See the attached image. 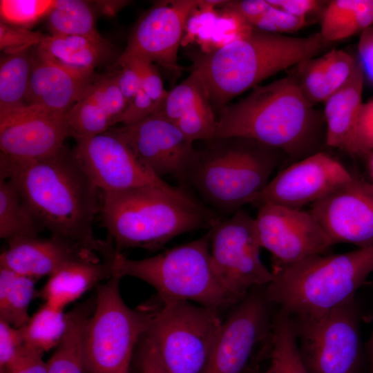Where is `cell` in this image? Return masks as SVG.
<instances>
[{"instance_id":"cell-1","label":"cell","mask_w":373,"mask_h":373,"mask_svg":"<svg viewBox=\"0 0 373 373\" xmlns=\"http://www.w3.org/2000/svg\"><path fill=\"white\" fill-rule=\"evenodd\" d=\"M0 178L11 180L36 218L51 236L93 250L115 254L112 240L95 238L93 221L100 210L99 189L64 147L45 160L17 163L0 155Z\"/></svg>"},{"instance_id":"cell-2","label":"cell","mask_w":373,"mask_h":373,"mask_svg":"<svg viewBox=\"0 0 373 373\" xmlns=\"http://www.w3.org/2000/svg\"><path fill=\"white\" fill-rule=\"evenodd\" d=\"M99 212L118 251L128 248L156 250L182 233L209 230L220 220L216 211L186 190L173 186L102 191Z\"/></svg>"},{"instance_id":"cell-3","label":"cell","mask_w":373,"mask_h":373,"mask_svg":"<svg viewBox=\"0 0 373 373\" xmlns=\"http://www.w3.org/2000/svg\"><path fill=\"white\" fill-rule=\"evenodd\" d=\"M327 43L320 33L297 37L252 28L212 52L193 53L191 74L201 84L211 106L221 110L262 80L314 58Z\"/></svg>"},{"instance_id":"cell-4","label":"cell","mask_w":373,"mask_h":373,"mask_svg":"<svg viewBox=\"0 0 373 373\" xmlns=\"http://www.w3.org/2000/svg\"><path fill=\"white\" fill-rule=\"evenodd\" d=\"M316 131L312 105L301 92L297 73L256 86L245 98L222 108L213 140H253L296 162L314 153Z\"/></svg>"},{"instance_id":"cell-5","label":"cell","mask_w":373,"mask_h":373,"mask_svg":"<svg viewBox=\"0 0 373 373\" xmlns=\"http://www.w3.org/2000/svg\"><path fill=\"white\" fill-rule=\"evenodd\" d=\"M373 271V245L338 254H318L274 268L265 294L280 312L296 318L326 313L353 300Z\"/></svg>"},{"instance_id":"cell-6","label":"cell","mask_w":373,"mask_h":373,"mask_svg":"<svg viewBox=\"0 0 373 373\" xmlns=\"http://www.w3.org/2000/svg\"><path fill=\"white\" fill-rule=\"evenodd\" d=\"M208 142L198 151L184 183L220 213L231 216L254 203L280 165L281 151L246 138Z\"/></svg>"},{"instance_id":"cell-7","label":"cell","mask_w":373,"mask_h":373,"mask_svg":"<svg viewBox=\"0 0 373 373\" xmlns=\"http://www.w3.org/2000/svg\"><path fill=\"white\" fill-rule=\"evenodd\" d=\"M113 274L147 283L162 299L194 302L218 311L236 304L214 273L209 230L195 240L150 258L129 259L117 251Z\"/></svg>"},{"instance_id":"cell-8","label":"cell","mask_w":373,"mask_h":373,"mask_svg":"<svg viewBox=\"0 0 373 373\" xmlns=\"http://www.w3.org/2000/svg\"><path fill=\"white\" fill-rule=\"evenodd\" d=\"M120 279L113 274L97 286L95 307L83 330L86 373H129L135 345L149 328L151 303L128 307L119 292Z\"/></svg>"},{"instance_id":"cell-9","label":"cell","mask_w":373,"mask_h":373,"mask_svg":"<svg viewBox=\"0 0 373 373\" xmlns=\"http://www.w3.org/2000/svg\"><path fill=\"white\" fill-rule=\"evenodd\" d=\"M145 334L172 373H202L223 321L219 311L189 301L157 298Z\"/></svg>"},{"instance_id":"cell-10","label":"cell","mask_w":373,"mask_h":373,"mask_svg":"<svg viewBox=\"0 0 373 373\" xmlns=\"http://www.w3.org/2000/svg\"><path fill=\"white\" fill-rule=\"evenodd\" d=\"M209 230L214 273L236 303L252 287L267 285L274 279V272L261 260L255 219L246 210L220 219Z\"/></svg>"},{"instance_id":"cell-11","label":"cell","mask_w":373,"mask_h":373,"mask_svg":"<svg viewBox=\"0 0 373 373\" xmlns=\"http://www.w3.org/2000/svg\"><path fill=\"white\" fill-rule=\"evenodd\" d=\"M353 303L293 319L299 352L310 373H355L360 336Z\"/></svg>"},{"instance_id":"cell-12","label":"cell","mask_w":373,"mask_h":373,"mask_svg":"<svg viewBox=\"0 0 373 373\" xmlns=\"http://www.w3.org/2000/svg\"><path fill=\"white\" fill-rule=\"evenodd\" d=\"M72 151L101 192L149 185L172 186L137 157L115 127L76 142Z\"/></svg>"},{"instance_id":"cell-13","label":"cell","mask_w":373,"mask_h":373,"mask_svg":"<svg viewBox=\"0 0 373 373\" xmlns=\"http://www.w3.org/2000/svg\"><path fill=\"white\" fill-rule=\"evenodd\" d=\"M271 303L263 292L248 294L231 307L202 373H245L257 345L269 341Z\"/></svg>"},{"instance_id":"cell-14","label":"cell","mask_w":373,"mask_h":373,"mask_svg":"<svg viewBox=\"0 0 373 373\" xmlns=\"http://www.w3.org/2000/svg\"><path fill=\"white\" fill-rule=\"evenodd\" d=\"M258 208L256 231L261 248L273 255L274 268L325 254L333 245L309 211L272 203Z\"/></svg>"},{"instance_id":"cell-15","label":"cell","mask_w":373,"mask_h":373,"mask_svg":"<svg viewBox=\"0 0 373 373\" xmlns=\"http://www.w3.org/2000/svg\"><path fill=\"white\" fill-rule=\"evenodd\" d=\"M69 136L66 113L33 105L0 111V155L12 162L54 156Z\"/></svg>"},{"instance_id":"cell-16","label":"cell","mask_w":373,"mask_h":373,"mask_svg":"<svg viewBox=\"0 0 373 373\" xmlns=\"http://www.w3.org/2000/svg\"><path fill=\"white\" fill-rule=\"evenodd\" d=\"M203 3L199 0H172L157 3L137 22L124 52L113 68L130 59L142 58L179 73L178 52L190 15Z\"/></svg>"},{"instance_id":"cell-17","label":"cell","mask_w":373,"mask_h":373,"mask_svg":"<svg viewBox=\"0 0 373 373\" xmlns=\"http://www.w3.org/2000/svg\"><path fill=\"white\" fill-rule=\"evenodd\" d=\"M353 178L338 160L318 151L280 171L254 204L272 203L301 209L322 200Z\"/></svg>"},{"instance_id":"cell-18","label":"cell","mask_w":373,"mask_h":373,"mask_svg":"<svg viewBox=\"0 0 373 373\" xmlns=\"http://www.w3.org/2000/svg\"><path fill=\"white\" fill-rule=\"evenodd\" d=\"M159 108L144 120L115 127L137 157L156 176L173 175L184 182L198 153L193 141Z\"/></svg>"},{"instance_id":"cell-19","label":"cell","mask_w":373,"mask_h":373,"mask_svg":"<svg viewBox=\"0 0 373 373\" xmlns=\"http://www.w3.org/2000/svg\"><path fill=\"white\" fill-rule=\"evenodd\" d=\"M333 245H373V183L354 176L309 210Z\"/></svg>"},{"instance_id":"cell-20","label":"cell","mask_w":373,"mask_h":373,"mask_svg":"<svg viewBox=\"0 0 373 373\" xmlns=\"http://www.w3.org/2000/svg\"><path fill=\"white\" fill-rule=\"evenodd\" d=\"M26 102L67 113L99 77L63 64L36 46Z\"/></svg>"},{"instance_id":"cell-21","label":"cell","mask_w":373,"mask_h":373,"mask_svg":"<svg viewBox=\"0 0 373 373\" xmlns=\"http://www.w3.org/2000/svg\"><path fill=\"white\" fill-rule=\"evenodd\" d=\"M102 257L93 250L60 237H23L8 241L7 248L0 256V267L38 280L46 276L49 277L70 262Z\"/></svg>"},{"instance_id":"cell-22","label":"cell","mask_w":373,"mask_h":373,"mask_svg":"<svg viewBox=\"0 0 373 373\" xmlns=\"http://www.w3.org/2000/svg\"><path fill=\"white\" fill-rule=\"evenodd\" d=\"M126 102L117 84V70L99 75L66 113L70 136L76 142L113 127Z\"/></svg>"},{"instance_id":"cell-23","label":"cell","mask_w":373,"mask_h":373,"mask_svg":"<svg viewBox=\"0 0 373 373\" xmlns=\"http://www.w3.org/2000/svg\"><path fill=\"white\" fill-rule=\"evenodd\" d=\"M159 110L193 142L213 140L217 119L213 106L201 84L192 74L168 91Z\"/></svg>"},{"instance_id":"cell-24","label":"cell","mask_w":373,"mask_h":373,"mask_svg":"<svg viewBox=\"0 0 373 373\" xmlns=\"http://www.w3.org/2000/svg\"><path fill=\"white\" fill-rule=\"evenodd\" d=\"M115 254L110 258L75 261L64 266L48 277L39 291L40 297L45 303L64 309L91 287L113 275Z\"/></svg>"},{"instance_id":"cell-25","label":"cell","mask_w":373,"mask_h":373,"mask_svg":"<svg viewBox=\"0 0 373 373\" xmlns=\"http://www.w3.org/2000/svg\"><path fill=\"white\" fill-rule=\"evenodd\" d=\"M363 82L364 73L358 62L350 80L324 102L327 146L345 151L363 104Z\"/></svg>"},{"instance_id":"cell-26","label":"cell","mask_w":373,"mask_h":373,"mask_svg":"<svg viewBox=\"0 0 373 373\" xmlns=\"http://www.w3.org/2000/svg\"><path fill=\"white\" fill-rule=\"evenodd\" d=\"M39 46L63 64L88 73L114 57L113 45L100 34L46 35Z\"/></svg>"},{"instance_id":"cell-27","label":"cell","mask_w":373,"mask_h":373,"mask_svg":"<svg viewBox=\"0 0 373 373\" xmlns=\"http://www.w3.org/2000/svg\"><path fill=\"white\" fill-rule=\"evenodd\" d=\"M82 303L66 314V329L48 363V373H86L82 350L84 325L95 305Z\"/></svg>"},{"instance_id":"cell-28","label":"cell","mask_w":373,"mask_h":373,"mask_svg":"<svg viewBox=\"0 0 373 373\" xmlns=\"http://www.w3.org/2000/svg\"><path fill=\"white\" fill-rule=\"evenodd\" d=\"M43 229L16 184L10 179L0 178V238L8 242L39 236Z\"/></svg>"},{"instance_id":"cell-29","label":"cell","mask_w":373,"mask_h":373,"mask_svg":"<svg viewBox=\"0 0 373 373\" xmlns=\"http://www.w3.org/2000/svg\"><path fill=\"white\" fill-rule=\"evenodd\" d=\"M37 280L0 267V320L21 328L30 316L28 307L35 296Z\"/></svg>"},{"instance_id":"cell-30","label":"cell","mask_w":373,"mask_h":373,"mask_svg":"<svg viewBox=\"0 0 373 373\" xmlns=\"http://www.w3.org/2000/svg\"><path fill=\"white\" fill-rule=\"evenodd\" d=\"M32 48L3 53L1 57L0 111L27 106L26 96L32 70Z\"/></svg>"},{"instance_id":"cell-31","label":"cell","mask_w":373,"mask_h":373,"mask_svg":"<svg viewBox=\"0 0 373 373\" xmlns=\"http://www.w3.org/2000/svg\"><path fill=\"white\" fill-rule=\"evenodd\" d=\"M96 3L82 0H56L48 15L51 35H95Z\"/></svg>"},{"instance_id":"cell-32","label":"cell","mask_w":373,"mask_h":373,"mask_svg":"<svg viewBox=\"0 0 373 373\" xmlns=\"http://www.w3.org/2000/svg\"><path fill=\"white\" fill-rule=\"evenodd\" d=\"M268 350L272 373H310L300 356L290 316L280 312L274 320Z\"/></svg>"},{"instance_id":"cell-33","label":"cell","mask_w":373,"mask_h":373,"mask_svg":"<svg viewBox=\"0 0 373 373\" xmlns=\"http://www.w3.org/2000/svg\"><path fill=\"white\" fill-rule=\"evenodd\" d=\"M21 328L24 343L44 354L61 341L66 329V314L63 309L45 303Z\"/></svg>"},{"instance_id":"cell-34","label":"cell","mask_w":373,"mask_h":373,"mask_svg":"<svg viewBox=\"0 0 373 373\" xmlns=\"http://www.w3.org/2000/svg\"><path fill=\"white\" fill-rule=\"evenodd\" d=\"M363 0H334L326 7L320 35L327 41H336L356 34L361 23Z\"/></svg>"},{"instance_id":"cell-35","label":"cell","mask_w":373,"mask_h":373,"mask_svg":"<svg viewBox=\"0 0 373 373\" xmlns=\"http://www.w3.org/2000/svg\"><path fill=\"white\" fill-rule=\"evenodd\" d=\"M54 3L52 0H1V21L29 29L48 15Z\"/></svg>"},{"instance_id":"cell-36","label":"cell","mask_w":373,"mask_h":373,"mask_svg":"<svg viewBox=\"0 0 373 373\" xmlns=\"http://www.w3.org/2000/svg\"><path fill=\"white\" fill-rule=\"evenodd\" d=\"M299 65L298 82L303 95L312 106L324 102L331 93L321 58L310 59Z\"/></svg>"},{"instance_id":"cell-37","label":"cell","mask_w":373,"mask_h":373,"mask_svg":"<svg viewBox=\"0 0 373 373\" xmlns=\"http://www.w3.org/2000/svg\"><path fill=\"white\" fill-rule=\"evenodd\" d=\"M321 58L331 94L350 80L358 65L351 55L342 50H332Z\"/></svg>"},{"instance_id":"cell-38","label":"cell","mask_w":373,"mask_h":373,"mask_svg":"<svg viewBox=\"0 0 373 373\" xmlns=\"http://www.w3.org/2000/svg\"><path fill=\"white\" fill-rule=\"evenodd\" d=\"M345 151L357 156L373 152V99L363 102Z\"/></svg>"},{"instance_id":"cell-39","label":"cell","mask_w":373,"mask_h":373,"mask_svg":"<svg viewBox=\"0 0 373 373\" xmlns=\"http://www.w3.org/2000/svg\"><path fill=\"white\" fill-rule=\"evenodd\" d=\"M46 37L39 32L0 22V49L3 53L12 54L39 46Z\"/></svg>"},{"instance_id":"cell-40","label":"cell","mask_w":373,"mask_h":373,"mask_svg":"<svg viewBox=\"0 0 373 373\" xmlns=\"http://www.w3.org/2000/svg\"><path fill=\"white\" fill-rule=\"evenodd\" d=\"M249 24L254 29L265 32L291 33L305 26L306 17L295 16L271 6L265 13L251 21Z\"/></svg>"},{"instance_id":"cell-41","label":"cell","mask_w":373,"mask_h":373,"mask_svg":"<svg viewBox=\"0 0 373 373\" xmlns=\"http://www.w3.org/2000/svg\"><path fill=\"white\" fill-rule=\"evenodd\" d=\"M126 62L131 63L136 68L140 78L142 89L154 102H163L168 91L165 90L162 78L153 63L142 58H134Z\"/></svg>"},{"instance_id":"cell-42","label":"cell","mask_w":373,"mask_h":373,"mask_svg":"<svg viewBox=\"0 0 373 373\" xmlns=\"http://www.w3.org/2000/svg\"><path fill=\"white\" fill-rule=\"evenodd\" d=\"M162 103L154 102L141 89L119 115L116 124L121 123L122 126L135 124L156 111Z\"/></svg>"},{"instance_id":"cell-43","label":"cell","mask_w":373,"mask_h":373,"mask_svg":"<svg viewBox=\"0 0 373 373\" xmlns=\"http://www.w3.org/2000/svg\"><path fill=\"white\" fill-rule=\"evenodd\" d=\"M23 344L21 328H16L0 320V373L6 372Z\"/></svg>"},{"instance_id":"cell-44","label":"cell","mask_w":373,"mask_h":373,"mask_svg":"<svg viewBox=\"0 0 373 373\" xmlns=\"http://www.w3.org/2000/svg\"><path fill=\"white\" fill-rule=\"evenodd\" d=\"M42 355L24 343L5 373H48V363L43 360Z\"/></svg>"},{"instance_id":"cell-45","label":"cell","mask_w":373,"mask_h":373,"mask_svg":"<svg viewBox=\"0 0 373 373\" xmlns=\"http://www.w3.org/2000/svg\"><path fill=\"white\" fill-rule=\"evenodd\" d=\"M140 342L137 373H172L162 360L154 343L146 335Z\"/></svg>"},{"instance_id":"cell-46","label":"cell","mask_w":373,"mask_h":373,"mask_svg":"<svg viewBox=\"0 0 373 373\" xmlns=\"http://www.w3.org/2000/svg\"><path fill=\"white\" fill-rule=\"evenodd\" d=\"M117 70V84L126 102V106L142 89L139 74L130 62L120 65ZM126 108V107H125Z\"/></svg>"},{"instance_id":"cell-47","label":"cell","mask_w":373,"mask_h":373,"mask_svg":"<svg viewBox=\"0 0 373 373\" xmlns=\"http://www.w3.org/2000/svg\"><path fill=\"white\" fill-rule=\"evenodd\" d=\"M225 4L227 12L237 15L248 24L271 8L267 0L233 1H227Z\"/></svg>"},{"instance_id":"cell-48","label":"cell","mask_w":373,"mask_h":373,"mask_svg":"<svg viewBox=\"0 0 373 373\" xmlns=\"http://www.w3.org/2000/svg\"><path fill=\"white\" fill-rule=\"evenodd\" d=\"M358 53L364 75L373 84V25L361 33Z\"/></svg>"},{"instance_id":"cell-49","label":"cell","mask_w":373,"mask_h":373,"mask_svg":"<svg viewBox=\"0 0 373 373\" xmlns=\"http://www.w3.org/2000/svg\"><path fill=\"white\" fill-rule=\"evenodd\" d=\"M274 8L285 11L291 15L306 17L309 13L314 11L323 1L316 0H267Z\"/></svg>"},{"instance_id":"cell-50","label":"cell","mask_w":373,"mask_h":373,"mask_svg":"<svg viewBox=\"0 0 373 373\" xmlns=\"http://www.w3.org/2000/svg\"><path fill=\"white\" fill-rule=\"evenodd\" d=\"M129 1H95L98 11L101 14L114 15Z\"/></svg>"},{"instance_id":"cell-51","label":"cell","mask_w":373,"mask_h":373,"mask_svg":"<svg viewBox=\"0 0 373 373\" xmlns=\"http://www.w3.org/2000/svg\"><path fill=\"white\" fill-rule=\"evenodd\" d=\"M367 166L370 171V176L372 179L373 183V152L367 155Z\"/></svg>"},{"instance_id":"cell-52","label":"cell","mask_w":373,"mask_h":373,"mask_svg":"<svg viewBox=\"0 0 373 373\" xmlns=\"http://www.w3.org/2000/svg\"><path fill=\"white\" fill-rule=\"evenodd\" d=\"M370 361H371V372L373 373V332L370 341Z\"/></svg>"},{"instance_id":"cell-53","label":"cell","mask_w":373,"mask_h":373,"mask_svg":"<svg viewBox=\"0 0 373 373\" xmlns=\"http://www.w3.org/2000/svg\"><path fill=\"white\" fill-rule=\"evenodd\" d=\"M254 373H272V372H271V370L269 366V367H268L265 371H264V372H259V371L258 370V367H255V368L254 369Z\"/></svg>"},{"instance_id":"cell-54","label":"cell","mask_w":373,"mask_h":373,"mask_svg":"<svg viewBox=\"0 0 373 373\" xmlns=\"http://www.w3.org/2000/svg\"><path fill=\"white\" fill-rule=\"evenodd\" d=\"M245 373H254L253 369L251 370H247Z\"/></svg>"}]
</instances>
